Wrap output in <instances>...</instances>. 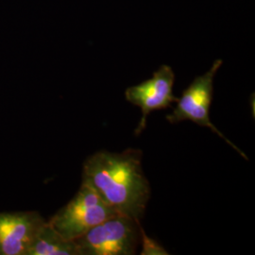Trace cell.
Listing matches in <instances>:
<instances>
[{"label":"cell","instance_id":"1","mask_svg":"<svg viewBox=\"0 0 255 255\" xmlns=\"http://www.w3.org/2000/svg\"><path fill=\"white\" fill-rule=\"evenodd\" d=\"M82 182H87L117 211L140 223L150 196L142 169V152L128 148L116 153L101 150L83 164Z\"/></svg>","mask_w":255,"mask_h":255},{"label":"cell","instance_id":"2","mask_svg":"<svg viewBox=\"0 0 255 255\" xmlns=\"http://www.w3.org/2000/svg\"><path fill=\"white\" fill-rule=\"evenodd\" d=\"M119 215L87 182L48 222L64 238L77 240L89 230Z\"/></svg>","mask_w":255,"mask_h":255},{"label":"cell","instance_id":"3","mask_svg":"<svg viewBox=\"0 0 255 255\" xmlns=\"http://www.w3.org/2000/svg\"><path fill=\"white\" fill-rule=\"evenodd\" d=\"M140 225L128 217L117 215L75 241L81 255H132L140 242Z\"/></svg>","mask_w":255,"mask_h":255},{"label":"cell","instance_id":"4","mask_svg":"<svg viewBox=\"0 0 255 255\" xmlns=\"http://www.w3.org/2000/svg\"><path fill=\"white\" fill-rule=\"evenodd\" d=\"M222 64V60L215 61L206 73L197 77L192 82L191 84L182 92V97L178 99L176 107L172 113L166 117V120L171 124L190 120L197 125L209 128L213 132L217 133L221 139L236 149L238 154L249 160L247 155L225 135H223V133L219 131V128L212 123L210 119V107L214 96V79Z\"/></svg>","mask_w":255,"mask_h":255},{"label":"cell","instance_id":"5","mask_svg":"<svg viewBox=\"0 0 255 255\" xmlns=\"http://www.w3.org/2000/svg\"><path fill=\"white\" fill-rule=\"evenodd\" d=\"M175 74L169 65H162L155 71L149 80L128 87L125 97L129 103L138 106L142 111V118L135 128L139 135L146 126L148 115L156 110L166 109L178 99L173 95Z\"/></svg>","mask_w":255,"mask_h":255},{"label":"cell","instance_id":"6","mask_svg":"<svg viewBox=\"0 0 255 255\" xmlns=\"http://www.w3.org/2000/svg\"><path fill=\"white\" fill-rule=\"evenodd\" d=\"M46 221L34 212L0 213V255H25Z\"/></svg>","mask_w":255,"mask_h":255},{"label":"cell","instance_id":"7","mask_svg":"<svg viewBox=\"0 0 255 255\" xmlns=\"http://www.w3.org/2000/svg\"><path fill=\"white\" fill-rule=\"evenodd\" d=\"M25 255H81L76 241L62 237L48 221L40 228Z\"/></svg>","mask_w":255,"mask_h":255},{"label":"cell","instance_id":"8","mask_svg":"<svg viewBox=\"0 0 255 255\" xmlns=\"http://www.w3.org/2000/svg\"><path fill=\"white\" fill-rule=\"evenodd\" d=\"M140 242L142 244L141 255H167L168 253L153 238L148 237L140 225Z\"/></svg>","mask_w":255,"mask_h":255}]
</instances>
